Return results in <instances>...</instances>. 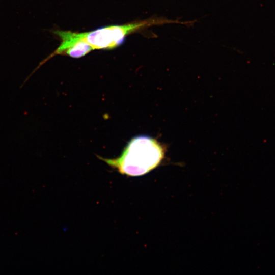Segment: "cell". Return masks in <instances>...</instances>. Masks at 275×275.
I'll return each instance as SVG.
<instances>
[{
	"label": "cell",
	"instance_id": "6da1fadb",
	"mask_svg": "<svg viewBox=\"0 0 275 275\" xmlns=\"http://www.w3.org/2000/svg\"><path fill=\"white\" fill-rule=\"evenodd\" d=\"M164 149L155 139L147 135L132 138L118 157L109 159L98 156L119 173L139 176L148 173L160 163Z\"/></svg>",
	"mask_w": 275,
	"mask_h": 275
},
{
	"label": "cell",
	"instance_id": "3957f363",
	"mask_svg": "<svg viewBox=\"0 0 275 275\" xmlns=\"http://www.w3.org/2000/svg\"><path fill=\"white\" fill-rule=\"evenodd\" d=\"M52 33L61 39L60 45L53 52L39 63L37 67L24 80L20 86L21 88L41 66L54 56L67 55L72 58H78L93 50L92 47L82 39L80 33L58 30H53Z\"/></svg>",
	"mask_w": 275,
	"mask_h": 275
},
{
	"label": "cell",
	"instance_id": "7a4b0ae2",
	"mask_svg": "<svg viewBox=\"0 0 275 275\" xmlns=\"http://www.w3.org/2000/svg\"><path fill=\"white\" fill-rule=\"evenodd\" d=\"M178 23L188 25L189 21L173 20L163 17H154L123 25H111L80 33L82 39L93 49H108L121 44L127 35L153 25Z\"/></svg>",
	"mask_w": 275,
	"mask_h": 275
}]
</instances>
